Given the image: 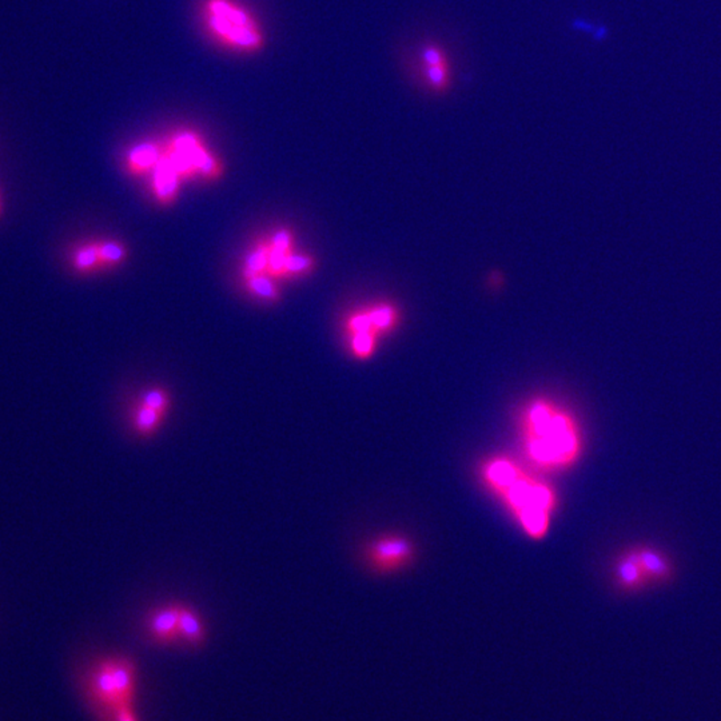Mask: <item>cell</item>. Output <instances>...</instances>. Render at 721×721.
Listing matches in <instances>:
<instances>
[{"label":"cell","mask_w":721,"mask_h":721,"mask_svg":"<svg viewBox=\"0 0 721 721\" xmlns=\"http://www.w3.org/2000/svg\"><path fill=\"white\" fill-rule=\"evenodd\" d=\"M291 254L290 251H284V249L274 248L271 245L270 255H269L268 271L270 276L282 277L285 276V268L288 255Z\"/></svg>","instance_id":"cell-20"},{"label":"cell","mask_w":721,"mask_h":721,"mask_svg":"<svg viewBox=\"0 0 721 721\" xmlns=\"http://www.w3.org/2000/svg\"><path fill=\"white\" fill-rule=\"evenodd\" d=\"M113 672L118 693V707L132 706L135 695V673H137L135 662L126 656L113 657Z\"/></svg>","instance_id":"cell-9"},{"label":"cell","mask_w":721,"mask_h":721,"mask_svg":"<svg viewBox=\"0 0 721 721\" xmlns=\"http://www.w3.org/2000/svg\"><path fill=\"white\" fill-rule=\"evenodd\" d=\"M479 471L488 489L497 496L529 539L539 541L548 536L559 503L548 482L507 456L485 460Z\"/></svg>","instance_id":"cell-2"},{"label":"cell","mask_w":721,"mask_h":721,"mask_svg":"<svg viewBox=\"0 0 721 721\" xmlns=\"http://www.w3.org/2000/svg\"><path fill=\"white\" fill-rule=\"evenodd\" d=\"M365 557L377 572H393L412 561L415 543L401 534H384L369 543Z\"/></svg>","instance_id":"cell-6"},{"label":"cell","mask_w":721,"mask_h":721,"mask_svg":"<svg viewBox=\"0 0 721 721\" xmlns=\"http://www.w3.org/2000/svg\"><path fill=\"white\" fill-rule=\"evenodd\" d=\"M270 251L271 243L270 245H268V243H260V246L255 248V251H252L251 254H249L245 266L246 278L260 276L263 271H268L269 255H270Z\"/></svg>","instance_id":"cell-15"},{"label":"cell","mask_w":721,"mask_h":721,"mask_svg":"<svg viewBox=\"0 0 721 721\" xmlns=\"http://www.w3.org/2000/svg\"><path fill=\"white\" fill-rule=\"evenodd\" d=\"M179 604L157 607L149 613L147 631L158 644L170 645L179 640Z\"/></svg>","instance_id":"cell-8"},{"label":"cell","mask_w":721,"mask_h":721,"mask_svg":"<svg viewBox=\"0 0 721 721\" xmlns=\"http://www.w3.org/2000/svg\"><path fill=\"white\" fill-rule=\"evenodd\" d=\"M518 425L524 453L537 469L568 470L581 457V428L575 415L553 399L537 397L526 402Z\"/></svg>","instance_id":"cell-1"},{"label":"cell","mask_w":721,"mask_h":721,"mask_svg":"<svg viewBox=\"0 0 721 721\" xmlns=\"http://www.w3.org/2000/svg\"><path fill=\"white\" fill-rule=\"evenodd\" d=\"M401 323V313L389 302L369 305L349 317L346 332L351 342L349 351L360 360H368L376 354L379 342L395 332Z\"/></svg>","instance_id":"cell-5"},{"label":"cell","mask_w":721,"mask_h":721,"mask_svg":"<svg viewBox=\"0 0 721 721\" xmlns=\"http://www.w3.org/2000/svg\"><path fill=\"white\" fill-rule=\"evenodd\" d=\"M291 242H293V238H291L290 233H288L287 230H281V232L274 234L273 241H271V245H273L274 248L284 249V251H291Z\"/></svg>","instance_id":"cell-21"},{"label":"cell","mask_w":721,"mask_h":721,"mask_svg":"<svg viewBox=\"0 0 721 721\" xmlns=\"http://www.w3.org/2000/svg\"><path fill=\"white\" fill-rule=\"evenodd\" d=\"M2 213H3V202H0V215H2Z\"/></svg>","instance_id":"cell-23"},{"label":"cell","mask_w":721,"mask_h":721,"mask_svg":"<svg viewBox=\"0 0 721 721\" xmlns=\"http://www.w3.org/2000/svg\"><path fill=\"white\" fill-rule=\"evenodd\" d=\"M102 268H113L126 258V248L116 241H98Z\"/></svg>","instance_id":"cell-17"},{"label":"cell","mask_w":721,"mask_h":721,"mask_svg":"<svg viewBox=\"0 0 721 721\" xmlns=\"http://www.w3.org/2000/svg\"><path fill=\"white\" fill-rule=\"evenodd\" d=\"M179 639L196 648L201 647L206 640V629L201 616L185 604H179Z\"/></svg>","instance_id":"cell-12"},{"label":"cell","mask_w":721,"mask_h":721,"mask_svg":"<svg viewBox=\"0 0 721 721\" xmlns=\"http://www.w3.org/2000/svg\"><path fill=\"white\" fill-rule=\"evenodd\" d=\"M204 21L210 35L233 51L252 54L265 44L255 16L235 0H205Z\"/></svg>","instance_id":"cell-4"},{"label":"cell","mask_w":721,"mask_h":721,"mask_svg":"<svg viewBox=\"0 0 721 721\" xmlns=\"http://www.w3.org/2000/svg\"><path fill=\"white\" fill-rule=\"evenodd\" d=\"M315 258L310 255L291 252L287 258V268H285V276H302V274L309 273L315 268Z\"/></svg>","instance_id":"cell-19"},{"label":"cell","mask_w":721,"mask_h":721,"mask_svg":"<svg viewBox=\"0 0 721 721\" xmlns=\"http://www.w3.org/2000/svg\"><path fill=\"white\" fill-rule=\"evenodd\" d=\"M88 693L91 698L107 711L118 707V693L114 680L113 657H106L96 662L88 676Z\"/></svg>","instance_id":"cell-7"},{"label":"cell","mask_w":721,"mask_h":721,"mask_svg":"<svg viewBox=\"0 0 721 721\" xmlns=\"http://www.w3.org/2000/svg\"><path fill=\"white\" fill-rule=\"evenodd\" d=\"M628 556L634 560L642 575L643 582L648 579H659V577H665L668 575V562L665 561L664 557L660 556L656 552L649 551V549H637V551L631 552Z\"/></svg>","instance_id":"cell-13"},{"label":"cell","mask_w":721,"mask_h":721,"mask_svg":"<svg viewBox=\"0 0 721 721\" xmlns=\"http://www.w3.org/2000/svg\"><path fill=\"white\" fill-rule=\"evenodd\" d=\"M160 150L157 144L143 143L132 150L129 155L130 170L132 173H143L155 168L160 160Z\"/></svg>","instance_id":"cell-14"},{"label":"cell","mask_w":721,"mask_h":721,"mask_svg":"<svg viewBox=\"0 0 721 721\" xmlns=\"http://www.w3.org/2000/svg\"><path fill=\"white\" fill-rule=\"evenodd\" d=\"M68 262L72 270L79 276H88L101 270L98 242H83L74 246L68 252Z\"/></svg>","instance_id":"cell-11"},{"label":"cell","mask_w":721,"mask_h":721,"mask_svg":"<svg viewBox=\"0 0 721 721\" xmlns=\"http://www.w3.org/2000/svg\"><path fill=\"white\" fill-rule=\"evenodd\" d=\"M114 721H138L132 711V706L118 707L114 709Z\"/></svg>","instance_id":"cell-22"},{"label":"cell","mask_w":721,"mask_h":721,"mask_svg":"<svg viewBox=\"0 0 721 721\" xmlns=\"http://www.w3.org/2000/svg\"><path fill=\"white\" fill-rule=\"evenodd\" d=\"M246 279H248L249 288H251L255 296L269 299V301H276V299H278V290H277L276 285H274L273 281H270L268 277L260 274V276L251 277V278Z\"/></svg>","instance_id":"cell-18"},{"label":"cell","mask_w":721,"mask_h":721,"mask_svg":"<svg viewBox=\"0 0 721 721\" xmlns=\"http://www.w3.org/2000/svg\"><path fill=\"white\" fill-rule=\"evenodd\" d=\"M168 415L151 409V407L144 406L140 402H135L132 405L129 413L130 425H132V432L140 438H151L160 432V426L165 423Z\"/></svg>","instance_id":"cell-10"},{"label":"cell","mask_w":721,"mask_h":721,"mask_svg":"<svg viewBox=\"0 0 721 721\" xmlns=\"http://www.w3.org/2000/svg\"><path fill=\"white\" fill-rule=\"evenodd\" d=\"M137 401L144 405V406L151 407V409L157 410V412L165 415H168L171 407L170 395L163 388H151V389L146 390V392L138 397Z\"/></svg>","instance_id":"cell-16"},{"label":"cell","mask_w":721,"mask_h":721,"mask_svg":"<svg viewBox=\"0 0 721 721\" xmlns=\"http://www.w3.org/2000/svg\"><path fill=\"white\" fill-rule=\"evenodd\" d=\"M402 78L423 96L443 98L461 82V58L441 32H424L405 39L397 50Z\"/></svg>","instance_id":"cell-3"}]
</instances>
